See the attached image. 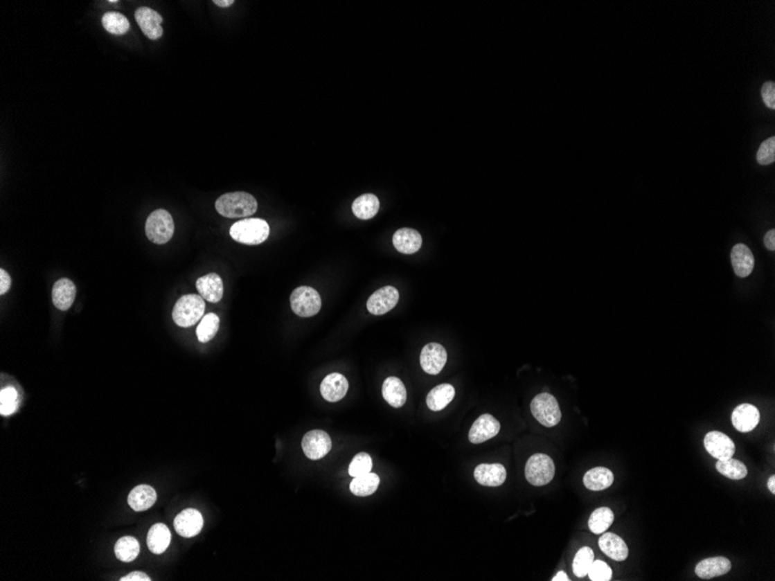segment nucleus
<instances>
[{"instance_id":"obj_35","label":"nucleus","mask_w":775,"mask_h":581,"mask_svg":"<svg viewBox=\"0 0 775 581\" xmlns=\"http://www.w3.org/2000/svg\"><path fill=\"white\" fill-rule=\"evenodd\" d=\"M220 328V318L217 314H208L202 318L197 328V339L200 343H208L214 338Z\"/></svg>"},{"instance_id":"obj_42","label":"nucleus","mask_w":775,"mask_h":581,"mask_svg":"<svg viewBox=\"0 0 775 581\" xmlns=\"http://www.w3.org/2000/svg\"><path fill=\"white\" fill-rule=\"evenodd\" d=\"M11 276L4 269H0V294L5 295L11 288Z\"/></svg>"},{"instance_id":"obj_31","label":"nucleus","mask_w":775,"mask_h":581,"mask_svg":"<svg viewBox=\"0 0 775 581\" xmlns=\"http://www.w3.org/2000/svg\"><path fill=\"white\" fill-rule=\"evenodd\" d=\"M614 522V513L608 507H600L591 514L589 520V530L594 534H603Z\"/></svg>"},{"instance_id":"obj_44","label":"nucleus","mask_w":775,"mask_h":581,"mask_svg":"<svg viewBox=\"0 0 775 581\" xmlns=\"http://www.w3.org/2000/svg\"><path fill=\"white\" fill-rule=\"evenodd\" d=\"M764 243L766 249L769 251L775 250V230L772 229L765 235Z\"/></svg>"},{"instance_id":"obj_4","label":"nucleus","mask_w":775,"mask_h":581,"mask_svg":"<svg viewBox=\"0 0 775 581\" xmlns=\"http://www.w3.org/2000/svg\"><path fill=\"white\" fill-rule=\"evenodd\" d=\"M145 233L149 240L157 245L170 242L175 233V222L171 214L165 209L151 213L145 223Z\"/></svg>"},{"instance_id":"obj_36","label":"nucleus","mask_w":775,"mask_h":581,"mask_svg":"<svg viewBox=\"0 0 775 581\" xmlns=\"http://www.w3.org/2000/svg\"><path fill=\"white\" fill-rule=\"evenodd\" d=\"M594 560V553L589 546H582L576 553L575 560L572 563V570L576 577L584 578L589 573V567Z\"/></svg>"},{"instance_id":"obj_3","label":"nucleus","mask_w":775,"mask_h":581,"mask_svg":"<svg viewBox=\"0 0 775 581\" xmlns=\"http://www.w3.org/2000/svg\"><path fill=\"white\" fill-rule=\"evenodd\" d=\"M206 303L200 295H185L175 303L172 318L175 324L181 328H190L197 324L204 316Z\"/></svg>"},{"instance_id":"obj_21","label":"nucleus","mask_w":775,"mask_h":581,"mask_svg":"<svg viewBox=\"0 0 775 581\" xmlns=\"http://www.w3.org/2000/svg\"><path fill=\"white\" fill-rule=\"evenodd\" d=\"M731 570V562L725 557H713L701 560L695 567V573L701 579H713L722 577Z\"/></svg>"},{"instance_id":"obj_18","label":"nucleus","mask_w":775,"mask_h":581,"mask_svg":"<svg viewBox=\"0 0 775 581\" xmlns=\"http://www.w3.org/2000/svg\"><path fill=\"white\" fill-rule=\"evenodd\" d=\"M393 243L395 249L400 253L413 254L420 250L422 238L415 229L403 228L395 232Z\"/></svg>"},{"instance_id":"obj_13","label":"nucleus","mask_w":775,"mask_h":581,"mask_svg":"<svg viewBox=\"0 0 775 581\" xmlns=\"http://www.w3.org/2000/svg\"><path fill=\"white\" fill-rule=\"evenodd\" d=\"M447 362V350L440 343H429L422 350L420 366L425 373L438 375Z\"/></svg>"},{"instance_id":"obj_47","label":"nucleus","mask_w":775,"mask_h":581,"mask_svg":"<svg viewBox=\"0 0 775 581\" xmlns=\"http://www.w3.org/2000/svg\"><path fill=\"white\" fill-rule=\"evenodd\" d=\"M767 486H768V489H769V491H771V492L773 493V494H774V493H775V476H771V477H769V479H768Z\"/></svg>"},{"instance_id":"obj_19","label":"nucleus","mask_w":775,"mask_h":581,"mask_svg":"<svg viewBox=\"0 0 775 581\" xmlns=\"http://www.w3.org/2000/svg\"><path fill=\"white\" fill-rule=\"evenodd\" d=\"M197 289L200 296L211 303H217L223 297V281L216 273H209L199 278Z\"/></svg>"},{"instance_id":"obj_15","label":"nucleus","mask_w":775,"mask_h":581,"mask_svg":"<svg viewBox=\"0 0 775 581\" xmlns=\"http://www.w3.org/2000/svg\"><path fill=\"white\" fill-rule=\"evenodd\" d=\"M348 391V381L344 375L333 373L326 376L321 384V393L323 398L330 403H336L343 400Z\"/></svg>"},{"instance_id":"obj_23","label":"nucleus","mask_w":775,"mask_h":581,"mask_svg":"<svg viewBox=\"0 0 775 581\" xmlns=\"http://www.w3.org/2000/svg\"><path fill=\"white\" fill-rule=\"evenodd\" d=\"M731 264L737 276L747 278L754 271V254L747 245L737 244L731 251Z\"/></svg>"},{"instance_id":"obj_43","label":"nucleus","mask_w":775,"mask_h":581,"mask_svg":"<svg viewBox=\"0 0 775 581\" xmlns=\"http://www.w3.org/2000/svg\"><path fill=\"white\" fill-rule=\"evenodd\" d=\"M120 580H121V581H150L151 579H150V578L148 577L147 574L143 573V572H140V571H136V572H132V573L128 574V575H125V577L121 578V579H120Z\"/></svg>"},{"instance_id":"obj_30","label":"nucleus","mask_w":775,"mask_h":581,"mask_svg":"<svg viewBox=\"0 0 775 581\" xmlns=\"http://www.w3.org/2000/svg\"><path fill=\"white\" fill-rule=\"evenodd\" d=\"M379 485V476L369 472L359 477H354L353 481H350V489L354 496L367 497L375 492Z\"/></svg>"},{"instance_id":"obj_32","label":"nucleus","mask_w":775,"mask_h":581,"mask_svg":"<svg viewBox=\"0 0 775 581\" xmlns=\"http://www.w3.org/2000/svg\"><path fill=\"white\" fill-rule=\"evenodd\" d=\"M140 555V543L132 536H125L115 544V556L121 562H132Z\"/></svg>"},{"instance_id":"obj_12","label":"nucleus","mask_w":775,"mask_h":581,"mask_svg":"<svg viewBox=\"0 0 775 581\" xmlns=\"http://www.w3.org/2000/svg\"><path fill=\"white\" fill-rule=\"evenodd\" d=\"M175 529L179 535L186 539L197 536L204 527V517L194 508L182 510L175 519Z\"/></svg>"},{"instance_id":"obj_17","label":"nucleus","mask_w":775,"mask_h":581,"mask_svg":"<svg viewBox=\"0 0 775 581\" xmlns=\"http://www.w3.org/2000/svg\"><path fill=\"white\" fill-rule=\"evenodd\" d=\"M474 476L481 485L497 488L503 485L506 481V469L499 463L479 464Z\"/></svg>"},{"instance_id":"obj_45","label":"nucleus","mask_w":775,"mask_h":581,"mask_svg":"<svg viewBox=\"0 0 775 581\" xmlns=\"http://www.w3.org/2000/svg\"><path fill=\"white\" fill-rule=\"evenodd\" d=\"M213 3L217 5L218 8H230L231 5L235 4L233 0H214Z\"/></svg>"},{"instance_id":"obj_28","label":"nucleus","mask_w":775,"mask_h":581,"mask_svg":"<svg viewBox=\"0 0 775 581\" xmlns=\"http://www.w3.org/2000/svg\"><path fill=\"white\" fill-rule=\"evenodd\" d=\"M380 201L374 194H364L352 204L353 214L360 220H371L379 213Z\"/></svg>"},{"instance_id":"obj_22","label":"nucleus","mask_w":775,"mask_h":581,"mask_svg":"<svg viewBox=\"0 0 775 581\" xmlns=\"http://www.w3.org/2000/svg\"><path fill=\"white\" fill-rule=\"evenodd\" d=\"M599 548L606 556L616 562H623L628 558V546L620 536L613 533H605L601 535Z\"/></svg>"},{"instance_id":"obj_8","label":"nucleus","mask_w":775,"mask_h":581,"mask_svg":"<svg viewBox=\"0 0 775 581\" xmlns=\"http://www.w3.org/2000/svg\"><path fill=\"white\" fill-rule=\"evenodd\" d=\"M302 448L308 458L321 460L330 453L332 448V441L326 431L314 429L304 435Z\"/></svg>"},{"instance_id":"obj_37","label":"nucleus","mask_w":775,"mask_h":581,"mask_svg":"<svg viewBox=\"0 0 775 581\" xmlns=\"http://www.w3.org/2000/svg\"><path fill=\"white\" fill-rule=\"evenodd\" d=\"M18 391L13 386H8L0 393V414L8 417L18 409Z\"/></svg>"},{"instance_id":"obj_46","label":"nucleus","mask_w":775,"mask_h":581,"mask_svg":"<svg viewBox=\"0 0 775 581\" xmlns=\"http://www.w3.org/2000/svg\"><path fill=\"white\" fill-rule=\"evenodd\" d=\"M551 580H553V581H569L568 574L565 573L564 571H560V572H558V573L556 574V575H555V577L553 578V579H551Z\"/></svg>"},{"instance_id":"obj_39","label":"nucleus","mask_w":775,"mask_h":581,"mask_svg":"<svg viewBox=\"0 0 775 581\" xmlns=\"http://www.w3.org/2000/svg\"><path fill=\"white\" fill-rule=\"evenodd\" d=\"M757 161L760 165L773 164L775 161V137L772 136L761 143L757 152Z\"/></svg>"},{"instance_id":"obj_2","label":"nucleus","mask_w":775,"mask_h":581,"mask_svg":"<svg viewBox=\"0 0 775 581\" xmlns=\"http://www.w3.org/2000/svg\"><path fill=\"white\" fill-rule=\"evenodd\" d=\"M230 235L233 240L245 245H259L267 240L269 225L261 218H245L238 221L230 228Z\"/></svg>"},{"instance_id":"obj_38","label":"nucleus","mask_w":775,"mask_h":581,"mask_svg":"<svg viewBox=\"0 0 775 581\" xmlns=\"http://www.w3.org/2000/svg\"><path fill=\"white\" fill-rule=\"evenodd\" d=\"M373 461L372 457L369 456L368 454L360 453L354 456L353 461L350 462V467H348V474L352 477H359L362 474H367L372 472Z\"/></svg>"},{"instance_id":"obj_9","label":"nucleus","mask_w":775,"mask_h":581,"mask_svg":"<svg viewBox=\"0 0 775 581\" xmlns=\"http://www.w3.org/2000/svg\"><path fill=\"white\" fill-rule=\"evenodd\" d=\"M708 453L718 461L728 460L735 455L736 446L733 440L722 431H709L704 440Z\"/></svg>"},{"instance_id":"obj_20","label":"nucleus","mask_w":775,"mask_h":581,"mask_svg":"<svg viewBox=\"0 0 775 581\" xmlns=\"http://www.w3.org/2000/svg\"><path fill=\"white\" fill-rule=\"evenodd\" d=\"M75 283L69 278H61L53 287V303L58 310H69L75 302Z\"/></svg>"},{"instance_id":"obj_26","label":"nucleus","mask_w":775,"mask_h":581,"mask_svg":"<svg viewBox=\"0 0 775 581\" xmlns=\"http://www.w3.org/2000/svg\"><path fill=\"white\" fill-rule=\"evenodd\" d=\"M582 481L584 485L591 491H603L613 484L614 474L607 467H594L586 472Z\"/></svg>"},{"instance_id":"obj_34","label":"nucleus","mask_w":775,"mask_h":581,"mask_svg":"<svg viewBox=\"0 0 775 581\" xmlns=\"http://www.w3.org/2000/svg\"><path fill=\"white\" fill-rule=\"evenodd\" d=\"M716 469L718 472L733 481H740L747 476V467L740 461L728 458V460L718 461Z\"/></svg>"},{"instance_id":"obj_40","label":"nucleus","mask_w":775,"mask_h":581,"mask_svg":"<svg viewBox=\"0 0 775 581\" xmlns=\"http://www.w3.org/2000/svg\"><path fill=\"white\" fill-rule=\"evenodd\" d=\"M587 574L592 581H609L613 572L611 567L603 560H594Z\"/></svg>"},{"instance_id":"obj_7","label":"nucleus","mask_w":775,"mask_h":581,"mask_svg":"<svg viewBox=\"0 0 775 581\" xmlns=\"http://www.w3.org/2000/svg\"><path fill=\"white\" fill-rule=\"evenodd\" d=\"M290 305L294 314H296L297 316L312 317L321 310L322 298L314 288L303 285L295 289L292 293Z\"/></svg>"},{"instance_id":"obj_5","label":"nucleus","mask_w":775,"mask_h":581,"mask_svg":"<svg viewBox=\"0 0 775 581\" xmlns=\"http://www.w3.org/2000/svg\"><path fill=\"white\" fill-rule=\"evenodd\" d=\"M554 461L546 454H535L529 457L525 467L526 479L534 486L549 484L555 477Z\"/></svg>"},{"instance_id":"obj_1","label":"nucleus","mask_w":775,"mask_h":581,"mask_svg":"<svg viewBox=\"0 0 775 581\" xmlns=\"http://www.w3.org/2000/svg\"><path fill=\"white\" fill-rule=\"evenodd\" d=\"M215 208L223 217H249L257 211L258 202L249 193H226L218 197Z\"/></svg>"},{"instance_id":"obj_25","label":"nucleus","mask_w":775,"mask_h":581,"mask_svg":"<svg viewBox=\"0 0 775 581\" xmlns=\"http://www.w3.org/2000/svg\"><path fill=\"white\" fill-rule=\"evenodd\" d=\"M382 395L386 403L396 409L403 406L404 404L407 403V389L404 386L403 382L398 377L391 376L386 378L383 383Z\"/></svg>"},{"instance_id":"obj_16","label":"nucleus","mask_w":775,"mask_h":581,"mask_svg":"<svg viewBox=\"0 0 775 581\" xmlns=\"http://www.w3.org/2000/svg\"><path fill=\"white\" fill-rule=\"evenodd\" d=\"M733 427L742 433L754 431L760 421V412L751 404H742L737 406L731 415Z\"/></svg>"},{"instance_id":"obj_33","label":"nucleus","mask_w":775,"mask_h":581,"mask_svg":"<svg viewBox=\"0 0 775 581\" xmlns=\"http://www.w3.org/2000/svg\"><path fill=\"white\" fill-rule=\"evenodd\" d=\"M104 28L113 35H125L130 29V22L118 12H106L101 19Z\"/></svg>"},{"instance_id":"obj_6","label":"nucleus","mask_w":775,"mask_h":581,"mask_svg":"<svg viewBox=\"0 0 775 581\" xmlns=\"http://www.w3.org/2000/svg\"><path fill=\"white\" fill-rule=\"evenodd\" d=\"M531 411L533 417L544 427H555L561 421V409L556 398L551 393L537 395L531 403Z\"/></svg>"},{"instance_id":"obj_41","label":"nucleus","mask_w":775,"mask_h":581,"mask_svg":"<svg viewBox=\"0 0 775 581\" xmlns=\"http://www.w3.org/2000/svg\"><path fill=\"white\" fill-rule=\"evenodd\" d=\"M761 96L765 105L771 109H775V84L773 82H765L761 89Z\"/></svg>"},{"instance_id":"obj_14","label":"nucleus","mask_w":775,"mask_h":581,"mask_svg":"<svg viewBox=\"0 0 775 581\" xmlns=\"http://www.w3.org/2000/svg\"><path fill=\"white\" fill-rule=\"evenodd\" d=\"M499 431V421L491 414H483L470 428L469 441L475 445L486 443L488 440L495 438Z\"/></svg>"},{"instance_id":"obj_27","label":"nucleus","mask_w":775,"mask_h":581,"mask_svg":"<svg viewBox=\"0 0 775 581\" xmlns=\"http://www.w3.org/2000/svg\"><path fill=\"white\" fill-rule=\"evenodd\" d=\"M147 542L150 551L161 555L171 543V533L164 524H154L148 533Z\"/></svg>"},{"instance_id":"obj_29","label":"nucleus","mask_w":775,"mask_h":581,"mask_svg":"<svg viewBox=\"0 0 775 581\" xmlns=\"http://www.w3.org/2000/svg\"><path fill=\"white\" fill-rule=\"evenodd\" d=\"M455 389L453 385L440 384L431 390L426 398V404L429 410L441 411L454 400Z\"/></svg>"},{"instance_id":"obj_10","label":"nucleus","mask_w":775,"mask_h":581,"mask_svg":"<svg viewBox=\"0 0 775 581\" xmlns=\"http://www.w3.org/2000/svg\"><path fill=\"white\" fill-rule=\"evenodd\" d=\"M400 300V293L395 287L386 285L373 294L367 301V309L375 316L386 314L396 307Z\"/></svg>"},{"instance_id":"obj_11","label":"nucleus","mask_w":775,"mask_h":581,"mask_svg":"<svg viewBox=\"0 0 775 581\" xmlns=\"http://www.w3.org/2000/svg\"><path fill=\"white\" fill-rule=\"evenodd\" d=\"M135 20L148 39L156 41L163 36L164 33V29L161 27L163 17L152 8H145V6L137 8L135 12Z\"/></svg>"},{"instance_id":"obj_24","label":"nucleus","mask_w":775,"mask_h":581,"mask_svg":"<svg viewBox=\"0 0 775 581\" xmlns=\"http://www.w3.org/2000/svg\"><path fill=\"white\" fill-rule=\"evenodd\" d=\"M157 500V493L151 486L139 485L129 493L128 503L136 512H143L154 506Z\"/></svg>"}]
</instances>
